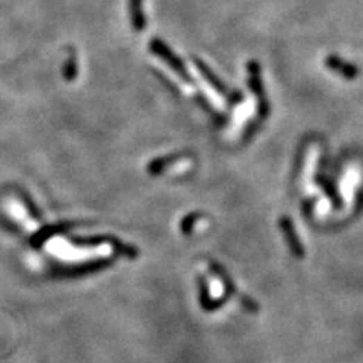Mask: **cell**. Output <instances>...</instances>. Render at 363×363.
<instances>
[{"mask_svg":"<svg viewBox=\"0 0 363 363\" xmlns=\"http://www.w3.org/2000/svg\"><path fill=\"white\" fill-rule=\"evenodd\" d=\"M5 208L8 210V214H10V217H12L24 230L31 232V233L38 230V223L29 215L28 209L23 206L22 201L15 200V199H8L5 201Z\"/></svg>","mask_w":363,"mask_h":363,"instance_id":"2","label":"cell"},{"mask_svg":"<svg viewBox=\"0 0 363 363\" xmlns=\"http://www.w3.org/2000/svg\"><path fill=\"white\" fill-rule=\"evenodd\" d=\"M280 226H282L283 233H285V236H286V241H288V244H289L291 250L295 253V256L301 258L303 255H305V250L301 248V244L298 242L297 235H295V230H294V226H292V223H289L288 219L283 218L282 221H280Z\"/></svg>","mask_w":363,"mask_h":363,"instance_id":"3","label":"cell"},{"mask_svg":"<svg viewBox=\"0 0 363 363\" xmlns=\"http://www.w3.org/2000/svg\"><path fill=\"white\" fill-rule=\"evenodd\" d=\"M47 250L52 253L53 258L64 262V264H82V262L92 259L106 258L112 251L109 244H102L99 247H76L61 236H55L47 241Z\"/></svg>","mask_w":363,"mask_h":363,"instance_id":"1","label":"cell"},{"mask_svg":"<svg viewBox=\"0 0 363 363\" xmlns=\"http://www.w3.org/2000/svg\"><path fill=\"white\" fill-rule=\"evenodd\" d=\"M328 65H330L333 70L341 71L342 74L347 76V78H354V76H356V69H354L353 65L341 62V59L330 58V59H328Z\"/></svg>","mask_w":363,"mask_h":363,"instance_id":"4","label":"cell"},{"mask_svg":"<svg viewBox=\"0 0 363 363\" xmlns=\"http://www.w3.org/2000/svg\"><path fill=\"white\" fill-rule=\"evenodd\" d=\"M132 15H133V23L135 26L141 29L144 26V17L141 14V0H132Z\"/></svg>","mask_w":363,"mask_h":363,"instance_id":"5","label":"cell"}]
</instances>
